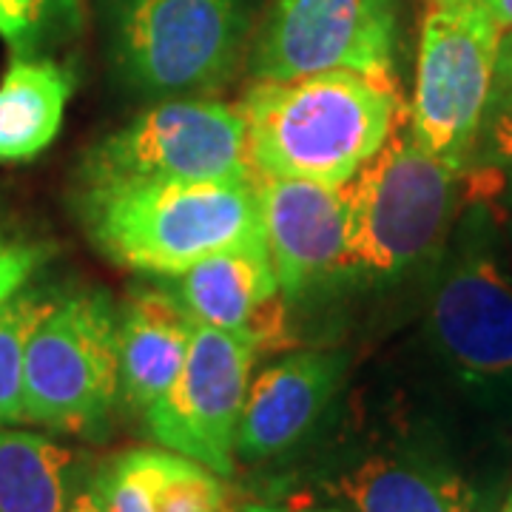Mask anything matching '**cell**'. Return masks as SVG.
<instances>
[{"label": "cell", "instance_id": "obj_1", "mask_svg": "<svg viewBox=\"0 0 512 512\" xmlns=\"http://www.w3.org/2000/svg\"><path fill=\"white\" fill-rule=\"evenodd\" d=\"M345 188V256L336 282L367 293L427 291L467 202V180L399 126Z\"/></svg>", "mask_w": 512, "mask_h": 512}, {"label": "cell", "instance_id": "obj_2", "mask_svg": "<svg viewBox=\"0 0 512 512\" xmlns=\"http://www.w3.org/2000/svg\"><path fill=\"white\" fill-rule=\"evenodd\" d=\"M424 302V342L444 376L512 421V251L498 205L467 197Z\"/></svg>", "mask_w": 512, "mask_h": 512}, {"label": "cell", "instance_id": "obj_3", "mask_svg": "<svg viewBox=\"0 0 512 512\" xmlns=\"http://www.w3.org/2000/svg\"><path fill=\"white\" fill-rule=\"evenodd\" d=\"M251 177L345 185L404 117L402 89L353 72L254 80L237 103Z\"/></svg>", "mask_w": 512, "mask_h": 512}, {"label": "cell", "instance_id": "obj_4", "mask_svg": "<svg viewBox=\"0 0 512 512\" xmlns=\"http://www.w3.org/2000/svg\"><path fill=\"white\" fill-rule=\"evenodd\" d=\"M83 234L111 265L168 279L222 248L262 237L254 177L72 185Z\"/></svg>", "mask_w": 512, "mask_h": 512}, {"label": "cell", "instance_id": "obj_5", "mask_svg": "<svg viewBox=\"0 0 512 512\" xmlns=\"http://www.w3.org/2000/svg\"><path fill=\"white\" fill-rule=\"evenodd\" d=\"M256 15L259 0H100L111 72L148 103L228 89Z\"/></svg>", "mask_w": 512, "mask_h": 512}, {"label": "cell", "instance_id": "obj_6", "mask_svg": "<svg viewBox=\"0 0 512 512\" xmlns=\"http://www.w3.org/2000/svg\"><path fill=\"white\" fill-rule=\"evenodd\" d=\"M117 407V305L100 288L69 285L26 348V421L55 433L94 436Z\"/></svg>", "mask_w": 512, "mask_h": 512}, {"label": "cell", "instance_id": "obj_7", "mask_svg": "<svg viewBox=\"0 0 512 512\" xmlns=\"http://www.w3.org/2000/svg\"><path fill=\"white\" fill-rule=\"evenodd\" d=\"M197 180H251L239 106L214 97L154 100L97 140L74 171V185Z\"/></svg>", "mask_w": 512, "mask_h": 512}, {"label": "cell", "instance_id": "obj_8", "mask_svg": "<svg viewBox=\"0 0 512 512\" xmlns=\"http://www.w3.org/2000/svg\"><path fill=\"white\" fill-rule=\"evenodd\" d=\"M427 3L407 131L416 146L464 174L490 109L501 29L467 3Z\"/></svg>", "mask_w": 512, "mask_h": 512}, {"label": "cell", "instance_id": "obj_9", "mask_svg": "<svg viewBox=\"0 0 512 512\" xmlns=\"http://www.w3.org/2000/svg\"><path fill=\"white\" fill-rule=\"evenodd\" d=\"M404 0H268L248 52L254 80L353 72L402 89Z\"/></svg>", "mask_w": 512, "mask_h": 512}, {"label": "cell", "instance_id": "obj_10", "mask_svg": "<svg viewBox=\"0 0 512 512\" xmlns=\"http://www.w3.org/2000/svg\"><path fill=\"white\" fill-rule=\"evenodd\" d=\"M256 356L248 339L194 325L177 379L143 416L148 436L165 450L200 461L217 476H234L239 416Z\"/></svg>", "mask_w": 512, "mask_h": 512}, {"label": "cell", "instance_id": "obj_11", "mask_svg": "<svg viewBox=\"0 0 512 512\" xmlns=\"http://www.w3.org/2000/svg\"><path fill=\"white\" fill-rule=\"evenodd\" d=\"M183 305L194 325L228 330L248 339L256 353H276L296 345L288 319V299L279 291L265 237L222 248L157 279Z\"/></svg>", "mask_w": 512, "mask_h": 512}, {"label": "cell", "instance_id": "obj_12", "mask_svg": "<svg viewBox=\"0 0 512 512\" xmlns=\"http://www.w3.org/2000/svg\"><path fill=\"white\" fill-rule=\"evenodd\" d=\"M254 191L265 248L288 305L330 288L345 256V188L254 174Z\"/></svg>", "mask_w": 512, "mask_h": 512}, {"label": "cell", "instance_id": "obj_13", "mask_svg": "<svg viewBox=\"0 0 512 512\" xmlns=\"http://www.w3.org/2000/svg\"><path fill=\"white\" fill-rule=\"evenodd\" d=\"M348 373L342 350H293L248 384L234 456L265 464L296 450L325 419Z\"/></svg>", "mask_w": 512, "mask_h": 512}, {"label": "cell", "instance_id": "obj_14", "mask_svg": "<svg viewBox=\"0 0 512 512\" xmlns=\"http://www.w3.org/2000/svg\"><path fill=\"white\" fill-rule=\"evenodd\" d=\"M325 493L345 512H464L481 487L436 447L396 444L339 470Z\"/></svg>", "mask_w": 512, "mask_h": 512}, {"label": "cell", "instance_id": "obj_15", "mask_svg": "<svg viewBox=\"0 0 512 512\" xmlns=\"http://www.w3.org/2000/svg\"><path fill=\"white\" fill-rule=\"evenodd\" d=\"M194 336V319L163 282L131 285L117 308L120 404L146 416L148 407L177 379Z\"/></svg>", "mask_w": 512, "mask_h": 512}, {"label": "cell", "instance_id": "obj_16", "mask_svg": "<svg viewBox=\"0 0 512 512\" xmlns=\"http://www.w3.org/2000/svg\"><path fill=\"white\" fill-rule=\"evenodd\" d=\"M106 512H228L231 484L194 458L134 447L94 467Z\"/></svg>", "mask_w": 512, "mask_h": 512}, {"label": "cell", "instance_id": "obj_17", "mask_svg": "<svg viewBox=\"0 0 512 512\" xmlns=\"http://www.w3.org/2000/svg\"><path fill=\"white\" fill-rule=\"evenodd\" d=\"M72 94V69L55 57H12L0 77V163H29L52 146Z\"/></svg>", "mask_w": 512, "mask_h": 512}, {"label": "cell", "instance_id": "obj_18", "mask_svg": "<svg viewBox=\"0 0 512 512\" xmlns=\"http://www.w3.org/2000/svg\"><path fill=\"white\" fill-rule=\"evenodd\" d=\"M83 461L43 433L0 427V512H63Z\"/></svg>", "mask_w": 512, "mask_h": 512}, {"label": "cell", "instance_id": "obj_19", "mask_svg": "<svg viewBox=\"0 0 512 512\" xmlns=\"http://www.w3.org/2000/svg\"><path fill=\"white\" fill-rule=\"evenodd\" d=\"M69 285L32 276L0 305V427L26 421L23 413V367L26 348L37 325L60 302Z\"/></svg>", "mask_w": 512, "mask_h": 512}, {"label": "cell", "instance_id": "obj_20", "mask_svg": "<svg viewBox=\"0 0 512 512\" xmlns=\"http://www.w3.org/2000/svg\"><path fill=\"white\" fill-rule=\"evenodd\" d=\"M80 29V0H0V37L18 57L46 55Z\"/></svg>", "mask_w": 512, "mask_h": 512}, {"label": "cell", "instance_id": "obj_21", "mask_svg": "<svg viewBox=\"0 0 512 512\" xmlns=\"http://www.w3.org/2000/svg\"><path fill=\"white\" fill-rule=\"evenodd\" d=\"M504 177H512V109L487 111L464 168L467 194H476L487 183Z\"/></svg>", "mask_w": 512, "mask_h": 512}, {"label": "cell", "instance_id": "obj_22", "mask_svg": "<svg viewBox=\"0 0 512 512\" xmlns=\"http://www.w3.org/2000/svg\"><path fill=\"white\" fill-rule=\"evenodd\" d=\"M55 256V245L43 242V239L12 237L0 242V305L18 291L20 285H26L32 276H37L49 259Z\"/></svg>", "mask_w": 512, "mask_h": 512}, {"label": "cell", "instance_id": "obj_23", "mask_svg": "<svg viewBox=\"0 0 512 512\" xmlns=\"http://www.w3.org/2000/svg\"><path fill=\"white\" fill-rule=\"evenodd\" d=\"M501 109H512V29L501 32V40H498L493 94H490V109L487 111Z\"/></svg>", "mask_w": 512, "mask_h": 512}, {"label": "cell", "instance_id": "obj_24", "mask_svg": "<svg viewBox=\"0 0 512 512\" xmlns=\"http://www.w3.org/2000/svg\"><path fill=\"white\" fill-rule=\"evenodd\" d=\"M63 512H106L103 495H100V487H97V478H94V467H89L86 461H83L80 473L74 478V487Z\"/></svg>", "mask_w": 512, "mask_h": 512}, {"label": "cell", "instance_id": "obj_25", "mask_svg": "<svg viewBox=\"0 0 512 512\" xmlns=\"http://www.w3.org/2000/svg\"><path fill=\"white\" fill-rule=\"evenodd\" d=\"M453 3H467L478 12H484L501 32L512 29V0H453Z\"/></svg>", "mask_w": 512, "mask_h": 512}, {"label": "cell", "instance_id": "obj_26", "mask_svg": "<svg viewBox=\"0 0 512 512\" xmlns=\"http://www.w3.org/2000/svg\"><path fill=\"white\" fill-rule=\"evenodd\" d=\"M467 197H484V200H490L493 205H498V208H501V214L512 217V177L493 180V183L484 185L481 191H476V194H467Z\"/></svg>", "mask_w": 512, "mask_h": 512}, {"label": "cell", "instance_id": "obj_27", "mask_svg": "<svg viewBox=\"0 0 512 512\" xmlns=\"http://www.w3.org/2000/svg\"><path fill=\"white\" fill-rule=\"evenodd\" d=\"M242 512H345L339 507H274V504H251Z\"/></svg>", "mask_w": 512, "mask_h": 512}, {"label": "cell", "instance_id": "obj_28", "mask_svg": "<svg viewBox=\"0 0 512 512\" xmlns=\"http://www.w3.org/2000/svg\"><path fill=\"white\" fill-rule=\"evenodd\" d=\"M498 501H501V498H498L493 490H481L476 501H473L464 512H495L498 510Z\"/></svg>", "mask_w": 512, "mask_h": 512}, {"label": "cell", "instance_id": "obj_29", "mask_svg": "<svg viewBox=\"0 0 512 512\" xmlns=\"http://www.w3.org/2000/svg\"><path fill=\"white\" fill-rule=\"evenodd\" d=\"M495 512H512V487H510V493L504 495L501 501H498V510Z\"/></svg>", "mask_w": 512, "mask_h": 512}, {"label": "cell", "instance_id": "obj_30", "mask_svg": "<svg viewBox=\"0 0 512 512\" xmlns=\"http://www.w3.org/2000/svg\"><path fill=\"white\" fill-rule=\"evenodd\" d=\"M501 211V208H498ZM504 228H507V242H510V251H512V217H507L504 214Z\"/></svg>", "mask_w": 512, "mask_h": 512}, {"label": "cell", "instance_id": "obj_31", "mask_svg": "<svg viewBox=\"0 0 512 512\" xmlns=\"http://www.w3.org/2000/svg\"><path fill=\"white\" fill-rule=\"evenodd\" d=\"M9 237H12V234L6 231V225H3V220H0V242H3V239H9Z\"/></svg>", "mask_w": 512, "mask_h": 512}, {"label": "cell", "instance_id": "obj_32", "mask_svg": "<svg viewBox=\"0 0 512 512\" xmlns=\"http://www.w3.org/2000/svg\"><path fill=\"white\" fill-rule=\"evenodd\" d=\"M228 512H234V510H228Z\"/></svg>", "mask_w": 512, "mask_h": 512}]
</instances>
